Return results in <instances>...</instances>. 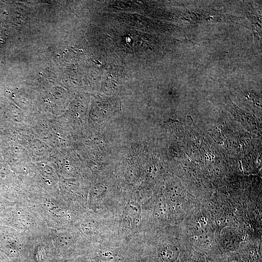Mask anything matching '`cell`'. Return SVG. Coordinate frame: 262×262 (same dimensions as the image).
Segmentation results:
<instances>
[{
	"label": "cell",
	"mask_w": 262,
	"mask_h": 262,
	"mask_svg": "<svg viewBox=\"0 0 262 262\" xmlns=\"http://www.w3.org/2000/svg\"><path fill=\"white\" fill-rule=\"evenodd\" d=\"M133 262H146L143 260L142 259H140L136 260L135 261H134Z\"/></svg>",
	"instance_id": "6da1fadb"
}]
</instances>
